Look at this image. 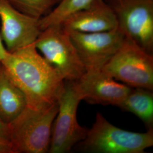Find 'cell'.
<instances>
[{
	"label": "cell",
	"mask_w": 153,
	"mask_h": 153,
	"mask_svg": "<svg viewBox=\"0 0 153 153\" xmlns=\"http://www.w3.org/2000/svg\"><path fill=\"white\" fill-rule=\"evenodd\" d=\"M118 107L137 116L148 130L153 129V90L132 88Z\"/></svg>",
	"instance_id": "cell-13"
},
{
	"label": "cell",
	"mask_w": 153,
	"mask_h": 153,
	"mask_svg": "<svg viewBox=\"0 0 153 153\" xmlns=\"http://www.w3.org/2000/svg\"><path fill=\"white\" fill-rule=\"evenodd\" d=\"M0 153H14L10 142L2 137H0Z\"/></svg>",
	"instance_id": "cell-16"
},
{
	"label": "cell",
	"mask_w": 153,
	"mask_h": 153,
	"mask_svg": "<svg viewBox=\"0 0 153 153\" xmlns=\"http://www.w3.org/2000/svg\"><path fill=\"white\" fill-rule=\"evenodd\" d=\"M81 100L74 83L65 81L57 100L59 111L52 124L48 153H69L86 136L88 129L80 126L76 119Z\"/></svg>",
	"instance_id": "cell-6"
},
{
	"label": "cell",
	"mask_w": 153,
	"mask_h": 153,
	"mask_svg": "<svg viewBox=\"0 0 153 153\" xmlns=\"http://www.w3.org/2000/svg\"><path fill=\"white\" fill-rule=\"evenodd\" d=\"M102 71L133 88L153 90V56L126 39Z\"/></svg>",
	"instance_id": "cell-5"
},
{
	"label": "cell",
	"mask_w": 153,
	"mask_h": 153,
	"mask_svg": "<svg viewBox=\"0 0 153 153\" xmlns=\"http://www.w3.org/2000/svg\"><path fill=\"white\" fill-rule=\"evenodd\" d=\"M9 53L10 52H9L6 48L0 33V62H2L6 59L9 55Z\"/></svg>",
	"instance_id": "cell-17"
},
{
	"label": "cell",
	"mask_w": 153,
	"mask_h": 153,
	"mask_svg": "<svg viewBox=\"0 0 153 153\" xmlns=\"http://www.w3.org/2000/svg\"><path fill=\"white\" fill-rule=\"evenodd\" d=\"M58 111L57 102L41 109L26 106L7 124V139L14 153H48L52 124Z\"/></svg>",
	"instance_id": "cell-2"
},
{
	"label": "cell",
	"mask_w": 153,
	"mask_h": 153,
	"mask_svg": "<svg viewBox=\"0 0 153 153\" xmlns=\"http://www.w3.org/2000/svg\"><path fill=\"white\" fill-rule=\"evenodd\" d=\"M82 152L143 153L153 146V129L145 133L127 131L112 125L98 112L86 137L76 145Z\"/></svg>",
	"instance_id": "cell-3"
},
{
	"label": "cell",
	"mask_w": 153,
	"mask_h": 153,
	"mask_svg": "<svg viewBox=\"0 0 153 153\" xmlns=\"http://www.w3.org/2000/svg\"><path fill=\"white\" fill-rule=\"evenodd\" d=\"M73 82L82 100L104 105L118 107L132 88L116 82L102 69L87 70L79 79Z\"/></svg>",
	"instance_id": "cell-10"
},
{
	"label": "cell",
	"mask_w": 153,
	"mask_h": 153,
	"mask_svg": "<svg viewBox=\"0 0 153 153\" xmlns=\"http://www.w3.org/2000/svg\"><path fill=\"white\" fill-rule=\"evenodd\" d=\"M61 25L68 31L100 33L117 28V21L106 1L93 0L86 7L68 16Z\"/></svg>",
	"instance_id": "cell-11"
},
{
	"label": "cell",
	"mask_w": 153,
	"mask_h": 153,
	"mask_svg": "<svg viewBox=\"0 0 153 153\" xmlns=\"http://www.w3.org/2000/svg\"><path fill=\"white\" fill-rule=\"evenodd\" d=\"M26 106L25 94L0 62V119L8 124L16 119Z\"/></svg>",
	"instance_id": "cell-12"
},
{
	"label": "cell",
	"mask_w": 153,
	"mask_h": 153,
	"mask_svg": "<svg viewBox=\"0 0 153 153\" xmlns=\"http://www.w3.org/2000/svg\"><path fill=\"white\" fill-rule=\"evenodd\" d=\"M34 44L65 81H76L86 73V69L69 33L61 24L51 25L41 30Z\"/></svg>",
	"instance_id": "cell-4"
},
{
	"label": "cell",
	"mask_w": 153,
	"mask_h": 153,
	"mask_svg": "<svg viewBox=\"0 0 153 153\" xmlns=\"http://www.w3.org/2000/svg\"><path fill=\"white\" fill-rule=\"evenodd\" d=\"M93 0H61L48 14L39 19L41 30L48 26L61 24L71 14L88 5Z\"/></svg>",
	"instance_id": "cell-14"
},
{
	"label": "cell",
	"mask_w": 153,
	"mask_h": 153,
	"mask_svg": "<svg viewBox=\"0 0 153 153\" xmlns=\"http://www.w3.org/2000/svg\"><path fill=\"white\" fill-rule=\"evenodd\" d=\"M68 32L86 71L102 69L126 40L118 27L100 33Z\"/></svg>",
	"instance_id": "cell-8"
},
{
	"label": "cell",
	"mask_w": 153,
	"mask_h": 153,
	"mask_svg": "<svg viewBox=\"0 0 153 153\" xmlns=\"http://www.w3.org/2000/svg\"><path fill=\"white\" fill-rule=\"evenodd\" d=\"M8 137V128L7 124H6L0 119V137L7 139Z\"/></svg>",
	"instance_id": "cell-18"
},
{
	"label": "cell",
	"mask_w": 153,
	"mask_h": 153,
	"mask_svg": "<svg viewBox=\"0 0 153 153\" xmlns=\"http://www.w3.org/2000/svg\"><path fill=\"white\" fill-rule=\"evenodd\" d=\"M18 10L40 19L54 8L61 0H9Z\"/></svg>",
	"instance_id": "cell-15"
},
{
	"label": "cell",
	"mask_w": 153,
	"mask_h": 153,
	"mask_svg": "<svg viewBox=\"0 0 153 153\" xmlns=\"http://www.w3.org/2000/svg\"><path fill=\"white\" fill-rule=\"evenodd\" d=\"M115 13L117 27L149 53L153 52V0H107Z\"/></svg>",
	"instance_id": "cell-7"
},
{
	"label": "cell",
	"mask_w": 153,
	"mask_h": 153,
	"mask_svg": "<svg viewBox=\"0 0 153 153\" xmlns=\"http://www.w3.org/2000/svg\"><path fill=\"white\" fill-rule=\"evenodd\" d=\"M39 21L18 10L9 0H0V33L9 52L35 42L41 31Z\"/></svg>",
	"instance_id": "cell-9"
},
{
	"label": "cell",
	"mask_w": 153,
	"mask_h": 153,
	"mask_svg": "<svg viewBox=\"0 0 153 153\" xmlns=\"http://www.w3.org/2000/svg\"><path fill=\"white\" fill-rule=\"evenodd\" d=\"M1 62L25 94L27 106L41 109L57 102L65 80L39 52L34 43L10 52Z\"/></svg>",
	"instance_id": "cell-1"
}]
</instances>
